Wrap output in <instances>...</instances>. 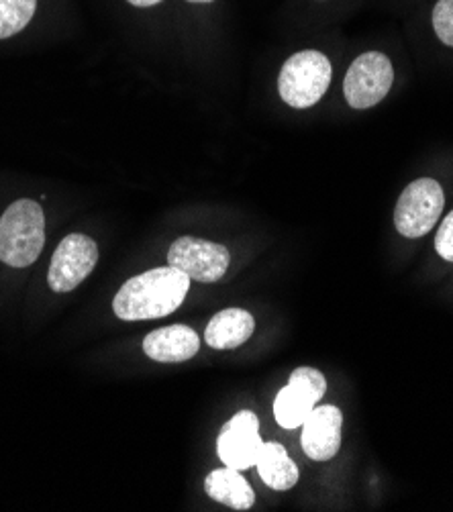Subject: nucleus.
<instances>
[{"label": "nucleus", "instance_id": "2eb2a0df", "mask_svg": "<svg viewBox=\"0 0 453 512\" xmlns=\"http://www.w3.org/2000/svg\"><path fill=\"white\" fill-rule=\"evenodd\" d=\"M37 0H0V39L21 33L33 19Z\"/></svg>", "mask_w": 453, "mask_h": 512}, {"label": "nucleus", "instance_id": "f8f14e48", "mask_svg": "<svg viewBox=\"0 0 453 512\" xmlns=\"http://www.w3.org/2000/svg\"><path fill=\"white\" fill-rule=\"evenodd\" d=\"M256 331V321L243 309H225L217 313L205 331V341L213 349H235Z\"/></svg>", "mask_w": 453, "mask_h": 512}, {"label": "nucleus", "instance_id": "423d86ee", "mask_svg": "<svg viewBox=\"0 0 453 512\" xmlns=\"http://www.w3.org/2000/svg\"><path fill=\"white\" fill-rule=\"evenodd\" d=\"M327 392L325 376L315 368H298L292 372L288 386L276 394L274 417L280 427L296 429L307 421L317 402Z\"/></svg>", "mask_w": 453, "mask_h": 512}, {"label": "nucleus", "instance_id": "6e6552de", "mask_svg": "<svg viewBox=\"0 0 453 512\" xmlns=\"http://www.w3.org/2000/svg\"><path fill=\"white\" fill-rule=\"evenodd\" d=\"M98 247L96 243L82 233H72L64 237L58 245L52 266H49L47 282L54 292H72L78 288L96 268Z\"/></svg>", "mask_w": 453, "mask_h": 512}, {"label": "nucleus", "instance_id": "6ab92c4d", "mask_svg": "<svg viewBox=\"0 0 453 512\" xmlns=\"http://www.w3.org/2000/svg\"><path fill=\"white\" fill-rule=\"evenodd\" d=\"M188 3H196V5H207V3H213V0H188Z\"/></svg>", "mask_w": 453, "mask_h": 512}, {"label": "nucleus", "instance_id": "a211bd4d", "mask_svg": "<svg viewBox=\"0 0 453 512\" xmlns=\"http://www.w3.org/2000/svg\"><path fill=\"white\" fill-rule=\"evenodd\" d=\"M129 5H133V7H141V9H145V7H154V5H158V3H162V0H127Z\"/></svg>", "mask_w": 453, "mask_h": 512}, {"label": "nucleus", "instance_id": "f03ea898", "mask_svg": "<svg viewBox=\"0 0 453 512\" xmlns=\"http://www.w3.org/2000/svg\"><path fill=\"white\" fill-rule=\"evenodd\" d=\"M45 245V215L35 200L21 198L0 217V262L27 268Z\"/></svg>", "mask_w": 453, "mask_h": 512}, {"label": "nucleus", "instance_id": "f257e3e1", "mask_svg": "<svg viewBox=\"0 0 453 512\" xmlns=\"http://www.w3.org/2000/svg\"><path fill=\"white\" fill-rule=\"evenodd\" d=\"M190 278L166 266L127 280L113 300L115 315L123 321H147L172 315L184 302Z\"/></svg>", "mask_w": 453, "mask_h": 512}, {"label": "nucleus", "instance_id": "4468645a", "mask_svg": "<svg viewBox=\"0 0 453 512\" xmlns=\"http://www.w3.org/2000/svg\"><path fill=\"white\" fill-rule=\"evenodd\" d=\"M258 472L272 490H290L298 482V468L280 443H264L258 457Z\"/></svg>", "mask_w": 453, "mask_h": 512}, {"label": "nucleus", "instance_id": "ddd939ff", "mask_svg": "<svg viewBox=\"0 0 453 512\" xmlns=\"http://www.w3.org/2000/svg\"><path fill=\"white\" fill-rule=\"evenodd\" d=\"M205 490L213 500L233 510H247L256 502V494L251 490L249 482L241 476L239 470L229 466L211 472L205 480Z\"/></svg>", "mask_w": 453, "mask_h": 512}, {"label": "nucleus", "instance_id": "f3484780", "mask_svg": "<svg viewBox=\"0 0 453 512\" xmlns=\"http://www.w3.org/2000/svg\"><path fill=\"white\" fill-rule=\"evenodd\" d=\"M435 249L443 260L453 262V211L439 225V231L435 235Z\"/></svg>", "mask_w": 453, "mask_h": 512}, {"label": "nucleus", "instance_id": "9b49d317", "mask_svg": "<svg viewBox=\"0 0 453 512\" xmlns=\"http://www.w3.org/2000/svg\"><path fill=\"white\" fill-rule=\"evenodd\" d=\"M200 349V339L186 325H172L151 331L143 341V351L154 362L180 364L194 357Z\"/></svg>", "mask_w": 453, "mask_h": 512}, {"label": "nucleus", "instance_id": "20e7f679", "mask_svg": "<svg viewBox=\"0 0 453 512\" xmlns=\"http://www.w3.org/2000/svg\"><path fill=\"white\" fill-rule=\"evenodd\" d=\"M443 188L433 178H419L402 190L396 209L394 225L400 235L417 239L433 231L443 213Z\"/></svg>", "mask_w": 453, "mask_h": 512}, {"label": "nucleus", "instance_id": "1a4fd4ad", "mask_svg": "<svg viewBox=\"0 0 453 512\" xmlns=\"http://www.w3.org/2000/svg\"><path fill=\"white\" fill-rule=\"evenodd\" d=\"M264 441L260 437V421L251 411L237 413L221 431L217 439V453L221 462L239 472L258 464Z\"/></svg>", "mask_w": 453, "mask_h": 512}, {"label": "nucleus", "instance_id": "39448f33", "mask_svg": "<svg viewBox=\"0 0 453 512\" xmlns=\"http://www.w3.org/2000/svg\"><path fill=\"white\" fill-rule=\"evenodd\" d=\"M394 70L390 60L380 51H368L349 66L343 80V94L354 109L376 107L390 92Z\"/></svg>", "mask_w": 453, "mask_h": 512}, {"label": "nucleus", "instance_id": "7ed1b4c3", "mask_svg": "<svg viewBox=\"0 0 453 512\" xmlns=\"http://www.w3.org/2000/svg\"><path fill=\"white\" fill-rule=\"evenodd\" d=\"M333 68L325 54L315 49L298 51L282 66L278 92L292 109H309L325 96Z\"/></svg>", "mask_w": 453, "mask_h": 512}, {"label": "nucleus", "instance_id": "0eeeda50", "mask_svg": "<svg viewBox=\"0 0 453 512\" xmlns=\"http://www.w3.org/2000/svg\"><path fill=\"white\" fill-rule=\"evenodd\" d=\"M229 262L231 255L227 247L188 235L176 239L168 251V266L196 282L221 280L227 274Z\"/></svg>", "mask_w": 453, "mask_h": 512}, {"label": "nucleus", "instance_id": "dca6fc26", "mask_svg": "<svg viewBox=\"0 0 453 512\" xmlns=\"http://www.w3.org/2000/svg\"><path fill=\"white\" fill-rule=\"evenodd\" d=\"M433 29L445 45L453 47V0H439L435 5Z\"/></svg>", "mask_w": 453, "mask_h": 512}, {"label": "nucleus", "instance_id": "9d476101", "mask_svg": "<svg viewBox=\"0 0 453 512\" xmlns=\"http://www.w3.org/2000/svg\"><path fill=\"white\" fill-rule=\"evenodd\" d=\"M341 427L343 415L337 406H315L302 423V451L315 462L333 459L341 447Z\"/></svg>", "mask_w": 453, "mask_h": 512}]
</instances>
